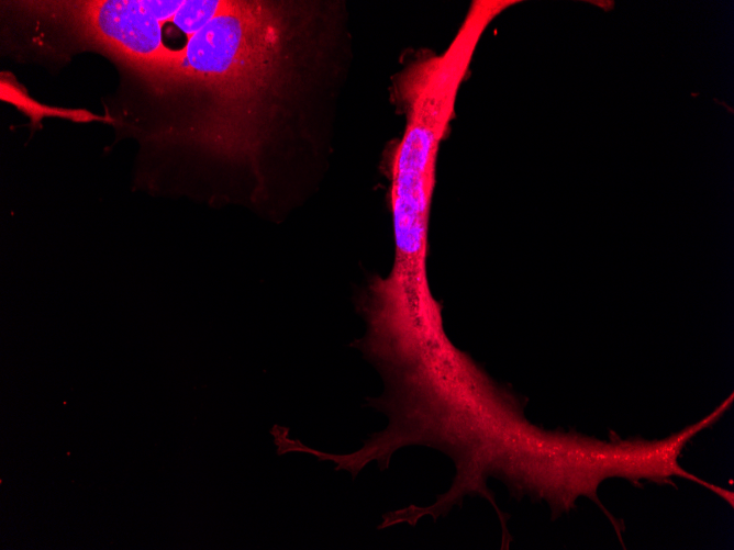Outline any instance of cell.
I'll return each mask as SVG.
<instances>
[{
    "label": "cell",
    "mask_w": 734,
    "mask_h": 550,
    "mask_svg": "<svg viewBox=\"0 0 734 550\" xmlns=\"http://www.w3.org/2000/svg\"><path fill=\"white\" fill-rule=\"evenodd\" d=\"M289 2L226 1L156 81L199 102L186 136L257 161L294 83L300 47Z\"/></svg>",
    "instance_id": "6da1fadb"
},
{
    "label": "cell",
    "mask_w": 734,
    "mask_h": 550,
    "mask_svg": "<svg viewBox=\"0 0 734 550\" xmlns=\"http://www.w3.org/2000/svg\"><path fill=\"white\" fill-rule=\"evenodd\" d=\"M70 4L81 32L123 57L154 79L167 70L179 54L163 41L162 23L147 1H87Z\"/></svg>",
    "instance_id": "7a4b0ae2"
},
{
    "label": "cell",
    "mask_w": 734,
    "mask_h": 550,
    "mask_svg": "<svg viewBox=\"0 0 734 550\" xmlns=\"http://www.w3.org/2000/svg\"><path fill=\"white\" fill-rule=\"evenodd\" d=\"M225 2L223 0H184V4L171 22L189 38L215 18Z\"/></svg>",
    "instance_id": "3957f363"
}]
</instances>
